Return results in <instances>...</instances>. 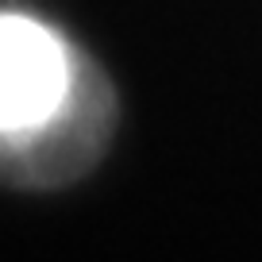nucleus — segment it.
Returning <instances> with one entry per match:
<instances>
[{"instance_id":"obj_1","label":"nucleus","mask_w":262,"mask_h":262,"mask_svg":"<svg viewBox=\"0 0 262 262\" xmlns=\"http://www.w3.org/2000/svg\"><path fill=\"white\" fill-rule=\"evenodd\" d=\"M66 93L62 47L31 19L0 16V127L47 120Z\"/></svg>"}]
</instances>
